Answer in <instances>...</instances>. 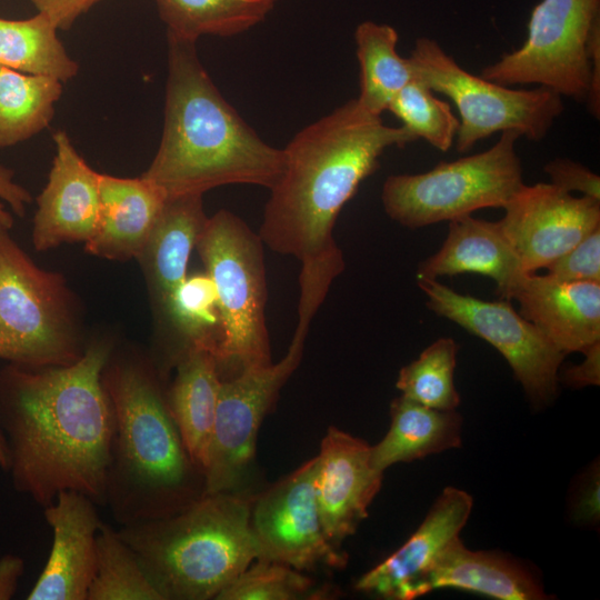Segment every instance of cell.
Segmentation results:
<instances>
[{"instance_id":"6da1fadb","label":"cell","mask_w":600,"mask_h":600,"mask_svg":"<svg viewBox=\"0 0 600 600\" xmlns=\"http://www.w3.org/2000/svg\"><path fill=\"white\" fill-rule=\"evenodd\" d=\"M113 348L100 338L68 366L0 370L7 473L16 491L43 508L64 490L106 507L113 419L101 376Z\"/></svg>"},{"instance_id":"7a4b0ae2","label":"cell","mask_w":600,"mask_h":600,"mask_svg":"<svg viewBox=\"0 0 600 600\" xmlns=\"http://www.w3.org/2000/svg\"><path fill=\"white\" fill-rule=\"evenodd\" d=\"M416 138L390 127L356 99L301 129L283 148L284 168L264 206L259 236L302 266L343 259L332 229L359 184L391 147Z\"/></svg>"},{"instance_id":"3957f363","label":"cell","mask_w":600,"mask_h":600,"mask_svg":"<svg viewBox=\"0 0 600 600\" xmlns=\"http://www.w3.org/2000/svg\"><path fill=\"white\" fill-rule=\"evenodd\" d=\"M283 168V150L264 142L223 98L196 42L168 37L163 130L141 177L172 198L226 184L270 189Z\"/></svg>"},{"instance_id":"277c9868","label":"cell","mask_w":600,"mask_h":600,"mask_svg":"<svg viewBox=\"0 0 600 600\" xmlns=\"http://www.w3.org/2000/svg\"><path fill=\"white\" fill-rule=\"evenodd\" d=\"M101 379L113 419L106 503L113 519L128 526L168 517L202 496L194 483L203 474L184 449L152 363L113 348Z\"/></svg>"},{"instance_id":"5b68a950","label":"cell","mask_w":600,"mask_h":600,"mask_svg":"<svg viewBox=\"0 0 600 600\" xmlns=\"http://www.w3.org/2000/svg\"><path fill=\"white\" fill-rule=\"evenodd\" d=\"M252 503L229 492L203 493L163 518L121 526L166 600H207L260 556Z\"/></svg>"},{"instance_id":"8992f818","label":"cell","mask_w":600,"mask_h":600,"mask_svg":"<svg viewBox=\"0 0 600 600\" xmlns=\"http://www.w3.org/2000/svg\"><path fill=\"white\" fill-rule=\"evenodd\" d=\"M87 346L62 276L39 268L0 230V359L33 368L68 366Z\"/></svg>"},{"instance_id":"52a82bcc","label":"cell","mask_w":600,"mask_h":600,"mask_svg":"<svg viewBox=\"0 0 600 600\" xmlns=\"http://www.w3.org/2000/svg\"><path fill=\"white\" fill-rule=\"evenodd\" d=\"M263 246L259 233L228 210L208 218L196 244L218 296L219 369L221 364L242 370L271 363Z\"/></svg>"},{"instance_id":"ba28073f","label":"cell","mask_w":600,"mask_h":600,"mask_svg":"<svg viewBox=\"0 0 600 600\" xmlns=\"http://www.w3.org/2000/svg\"><path fill=\"white\" fill-rule=\"evenodd\" d=\"M513 130L503 131L488 150L416 174L389 176L381 191L386 213L409 229L503 208L524 183Z\"/></svg>"},{"instance_id":"9c48e42d","label":"cell","mask_w":600,"mask_h":600,"mask_svg":"<svg viewBox=\"0 0 600 600\" xmlns=\"http://www.w3.org/2000/svg\"><path fill=\"white\" fill-rule=\"evenodd\" d=\"M414 78L454 103L460 114L456 148L463 153L478 141L513 130L542 140L563 111L562 97L551 89H511L460 67L433 39L416 40L408 57Z\"/></svg>"},{"instance_id":"30bf717a","label":"cell","mask_w":600,"mask_h":600,"mask_svg":"<svg viewBox=\"0 0 600 600\" xmlns=\"http://www.w3.org/2000/svg\"><path fill=\"white\" fill-rule=\"evenodd\" d=\"M600 0H541L523 44L487 66L481 77L503 84H538L584 102L591 80L588 41Z\"/></svg>"},{"instance_id":"8fae6325","label":"cell","mask_w":600,"mask_h":600,"mask_svg":"<svg viewBox=\"0 0 600 600\" xmlns=\"http://www.w3.org/2000/svg\"><path fill=\"white\" fill-rule=\"evenodd\" d=\"M317 310L299 304L298 324L284 357L277 363L251 367L221 380L207 466L204 492H229L254 456L258 429L280 388L299 366L310 322Z\"/></svg>"},{"instance_id":"7c38bea8","label":"cell","mask_w":600,"mask_h":600,"mask_svg":"<svg viewBox=\"0 0 600 600\" xmlns=\"http://www.w3.org/2000/svg\"><path fill=\"white\" fill-rule=\"evenodd\" d=\"M418 286L431 311L486 340L504 357L534 406L553 399L566 354L509 300L486 301L461 294L432 279H418Z\"/></svg>"},{"instance_id":"4fadbf2b","label":"cell","mask_w":600,"mask_h":600,"mask_svg":"<svg viewBox=\"0 0 600 600\" xmlns=\"http://www.w3.org/2000/svg\"><path fill=\"white\" fill-rule=\"evenodd\" d=\"M317 457L266 491L254 503L251 524L258 559L296 570L342 568L347 556L324 534L316 496Z\"/></svg>"},{"instance_id":"5bb4252c","label":"cell","mask_w":600,"mask_h":600,"mask_svg":"<svg viewBox=\"0 0 600 600\" xmlns=\"http://www.w3.org/2000/svg\"><path fill=\"white\" fill-rule=\"evenodd\" d=\"M500 227L526 272L561 257L600 227V201L553 183L522 184L503 207Z\"/></svg>"},{"instance_id":"9a60e30c","label":"cell","mask_w":600,"mask_h":600,"mask_svg":"<svg viewBox=\"0 0 600 600\" xmlns=\"http://www.w3.org/2000/svg\"><path fill=\"white\" fill-rule=\"evenodd\" d=\"M383 472L371 460V446L334 427L317 456L316 496L328 540L338 547L354 533L381 488Z\"/></svg>"},{"instance_id":"2e32d148","label":"cell","mask_w":600,"mask_h":600,"mask_svg":"<svg viewBox=\"0 0 600 600\" xmlns=\"http://www.w3.org/2000/svg\"><path fill=\"white\" fill-rule=\"evenodd\" d=\"M56 156L37 198L32 243L44 251L66 242H87L100 220V173L78 153L64 131L53 134Z\"/></svg>"},{"instance_id":"e0dca14e","label":"cell","mask_w":600,"mask_h":600,"mask_svg":"<svg viewBox=\"0 0 600 600\" xmlns=\"http://www.w3.org/2000/svg\"><path fill=\"white\" fill-rule=\"evenodd\" d=\"M52 530L49 558L28 600H87L97 571V534L102 523L97 504L71 490L43 508Z\"/></svg>"},{"instance_id":"ac0fdd59","label":"cell","mask_w":600,"mask_h":600,"mask_svg":"<svg viewBox=\"0 0 600 600\" xmlns=\"http://www.w3.org/2000/svg\"><path fill=\"white\" fill-rule=\"evenodd\" d=\"M472 510L471 496L448 487L412 536L390 557L364 573L356 589L392 600L424 594L427 574L440 552L457 537Z\"/></svg>"},{"instance_id":"d6986e66","label":"cell","mask_w":600,"mask_h":600,"mask_svg":"<svg viewBox=\"0 0 600 600\" xmlns=\"http://www.w3.org/2000/svg\"><path fill=\"white\" fill-rule=\"evenodd\" d=\"M511 299L564 354L584 352L600 341V282H567L548 274L527 273Z\"/></svg>"},{"instance_id":"ffe728a7","label":"cell","mask_w":600,"mask_h":600,"mask_svg":"<svg viewBox=\"0 0 600 600\" xmlns=\"http://www.w3.org/2000/svg\"><path fill=\"white\" fill-rule=\"evenodd\" d=\"M449 222L443 244L420 263L417 279L477 273L491 278L501 298L511 300L520 280L529 272L522 268L499 221L466 216Z\"/></svg>"},{"instance_id":"44dd1931","label":"cell","mask_w":600,"mask_h":600,"mask_svg":"<svg viewBox=\"0 0 600 600\" xmlns=\"http://www.w3.org/2000/svg\"><path fill=\"white\" fill-rule=\"evenodd\" d=\"M99 187V226L84 250L108 260L137 259L168 197L142 177L100 173Z\"/></svg>"},{"instance_id":"7402d4cb","label":"cell","mask_w":600,"mask_h":600,"mask_svg":"<svg viewBox=\"0 0 600 600\" xmlns=\"http://www.w3.org/2000/svg\"><path fill=\"white\" fill-rule=\"evenodd\" d=\"M173 364L177 373L167 404L189 458L203 474L221 384L216 350L203 344L190 347Z\"/></svg>"},{"instance_id":"603a6c76","label":"cell","mask_w":600,"mask_h":600,"mask_svg":"<svg viewBox=\"0 0 600 600\" xmlns=\"http://www.w3.org/2000/svg\"><path fill=\"white\" fill-rule=\"evenodd\" d=\"M207 220L202 194L167 198L137 258L160 312L172 291L188 276L189 258Z\"/></svg>"},{"instance_id":"cb8c5ba5","label":"cell","mask_w":600,"mask_h":600,"mask_svg":"<svg viewBox=\"0 0 600 600\" xmlns=\"http://www.w3.org/2000/svg\"><path fill=\"white\" fill-rule=\"evenodd\" d=\"M439 588L467 590L499 600L549 598L521 564L494 552L469 550L459 537L440 552L427 574L424 594Z\"/></svg>"},{"instance_id":"d4e9b609","label":"cell","mask_w":600,"mask_h":600,"mask_svg":"<svg viewBox=\"0 0 600 600\" xmlns=\"http://www.w3.org/2000/svg\"><path fill=\"white\" fill-rule=\"evenodd\" d=\"M390 428L371 447L374 468L383 472L398 462H411L461 446L462 417L400 396L390 404Z\"/></svg>"},{"instance_id":"484cf974","label":"cell","mask_w":600,"mask_h":600,"mask_svg":"<svg viewBox=\"0 0 600 600\" xmlns=\"http://www.w3.org/2000/svg\"><path fill=\"white\" fill-rule=\"evenodd\" d=\"M397 30L386 23L363 21L354 31L360 67L357 102L367 112L381 116L414 74L409 58L397 52Z\"/></svg>"},{"instance_id":"4316f807","label":"cell","mask_w":600,"mask_h":600,"mask_svg":"<svg viewBox=\"0 0 600 600\" xmlns=\"http://www.w3.org/2000/svg\"><path fill=\"white\" fill-rule=\"evenodd\" d=\"M167 36L197 42L206 34L231 37L262 22L276 0H154Z\"/></svg>"},{"instance_id":"83f0119b","label":"cell","mask_w":600,"mask_h":600,"mask_svg":"<svg viewBox=\"0 0 600 600\" xmlns=\"http://www.w3.org/2000/svg\"><path fill=\"white\" fill-rule=\"evenodd\" d=\"M59 29L43 13L23 20L0 18V67L64 82L79 64L58 38Z\"/></svg>"},{"instance_id":"f1b7e54d","label":"cell","mask_w":600,"mask_h":600,"mask_svg":"<svg viewBox=\"0 0 600 600\" xmlns=\"http://www.w3.org/2000/svg\"><path fill=\"white\" fill-rule=\"evenodd\" d=\"M61 93L62 82L58 79L0 67V148L46 129Z\"/></svg>"},{"instance_id":"f546056e","label":"cell","mask_w":600,"mask_h":600,"mask_svg":"<svg viewBox=\"0 0 600 600\" xmlns=\"http://www.w3.org/2000/svg\"><path fill=\"white\" fill-rule=\"evenodd\" d=\"M97 554L87 600H166L136 551L104 522L97 534Z\"/></svg>"},{"instance_id":"4dcf8cb0","label":"cell","mask_w":600,"mask_h":600,"mask_svg":"<svg viewBox=\"0 0 600 600\" xmlns=\"http://www.w3.org/2000/svg\"><path fill=\"white\" fill-rule=\"evenodd\" d=\"M161 313L178 340L173 363L193 346H210L217 351L220 334L218 296L207 272L187 276L172 291Z\"/></svg>"},{"instance_id":"1f68e13d","label":"cell","mask_w":600,"mask_h":600,"mask_svg":"<svg viewBox=\"0 0 600 600\" xmlns=\"http://www.w3.org/2000/svg\"><path fill=\"white\" fill-rule=\"evenodd\" d=\"M458 344L442 337L427 347L418 359L399 371L396 382L402 396L439 410H456L460 396L454 386Z\"/></svg>"},{"instance_id":"d6a6232c","label":"cell","mask_w":600,"mask_h":600,"mask_svg":"<svg viewBox=\"0 0 600 600\" xmlns=\"http://www.w3.org/2000/svg\"><path fill=\"white\" fill-rule=\"evenodd\" d=\"M388 111L393 113L417 139H423L444 152L456 141L460 121L450 104L413 77L393 98Z\"/></svg>"},{"instance_id":"836d02e7","label":"cell","mask_w":600,"mask_h":600,"mask_svg":"<svg viewBox=\"0 0 600 600\" xmlns=\"http://www.w3.org/2000/svg\"><path fill=\"white\" fill-rule=\"evenodd\" d=\"M216 597L218 600H293L307 594L311 582L286 564L258 559Z\"/></svg>"},{"instance_id":"e575fe53","label":"cell","mask_w":600,"mask_h":600,"mask_svg":"<svg viewBox=\"0 0 600 600\" xmlns=\"http://www.w3.org/2000/svg\"><path fill=\"white\" fill-rule=\"evenodd\" d=\"M544 269L560 281L600 282V227Z\"/></svg>"},{"instance_id":"d590c367","label":"cell","mask_w":600,"mask_h":600,"mask_svg":"<svg viewBox=\"0 0 600 600\" xmlns=\"http://www.w3.org/2000/svg\"><path fill=\"white\" fill-rule=\"evenodd\" d=\"M551 183L572 193L600 201V177L586 166L566 158H556L544 166Z\"/></svg>"},{"instance_id":"8d00e7d4","label":"cell","mask_w":600,"mask_h":600,"mask_svg":"<svg viewBox=\"0 0 600 600\" xmlns=\"http://www.w3.org/2000/svg\"><path fill=\"white\" fill-rule=\"evenodd\" d=\"M1 200L6 201L20 217L24 214L26 206L31 201L30 193L13 181V172L3 166H0V230L9 231L13 224V218L4 209Z\"/></svg>"},{"instance_id":"74e56055","label":"cell","mask_w":600,"mask_h":600,"mask_svg":"<svg viewBox=\"0 0 600 600\" xmlns=\"http://www.w3.org/2000/svg\"><path fill=\"white\" fill-rule=\"evenodd\" d=\"M38 12L46 14L59 30L73 22L100 0H30Z\"/></svg>"},{"instance_id":"f35d334b","label":"cell","mask_w":600,"mask_h":600,"mask_svg":"<svg viewBox=\"0 0 600 600\" xmlns=\"http://www.w3.org/2000/svg\"><path fill=\"white\" fill-rule=\"evenodd\" d=\"M581 363L568 368L562 376L563 381L573 388L598 386L600 382V341L590 346L584 352Z\"/></svg>"},{"instance_id":"ab89813d","label":"cell","mask_w":600,"mask_h":600,"mask_svg":"<svg viewBox=\"0 0 600 600\" xmlns=\"http://www.w3.org/2000/svg\"><path fill=\"white\" fill-rule=\"evenodd\" d=\"M573 517L583 523H593L599 518V472L592 470L582 482L573 506Z\"/></svg>"},{"instance_id":"60d3db41","label":"cell","mask_w":600,"mask_h":600,"mask_svg":"<svg viewBox=\"0 0 600 600\" xmlns=\"http://www.w3.org/2000/svg\"><path fill=\"white\" fill-rule=\"evenodd\" d=\"M589 60L591 64V80L586 98L590 114L600 118V21L594 24L588 41Z\"/></svg>"},{"instance_id":"b9f144b4","label":"cell","mask_w":600,"mask_h":600,"mask_svg":"<svg viewBox=\"0 0 600 600\" xmlns=\"http://www.w3.org/2000/svg\"><path fill=\"white\" fill-rule=\"evenodd\" d=\"M24 572V560L12 553L0 558V600L14 597L19 580Z\"/></svg>"},{"instance_id":"7bdbcfd3","label":"cell","mask_w":600,"mask_h":600,"mask_svg":"<svg viewBox=\"0 0 600 600\" xmlns=\"http://www.w3.org/2000/svg\"><path fill=\"white\" fill-rule=\"evenodd\" d=\"M9 468V449L7 440L0 430V469L7 473Z\"/></svg>"},{"instance_id":"ee69618b","label":"cell","mask_w":600,"mask_h":600,"mask_svg":"<svg viewBox=\"0 0 600 600\" xmlns=\"http://www.w3.org/2000/svg\"><path fill=\"white\" fill-rule=\"evenodd\" d=\"M277 1V0H276Z\"/></svg>"}]
</instances>
